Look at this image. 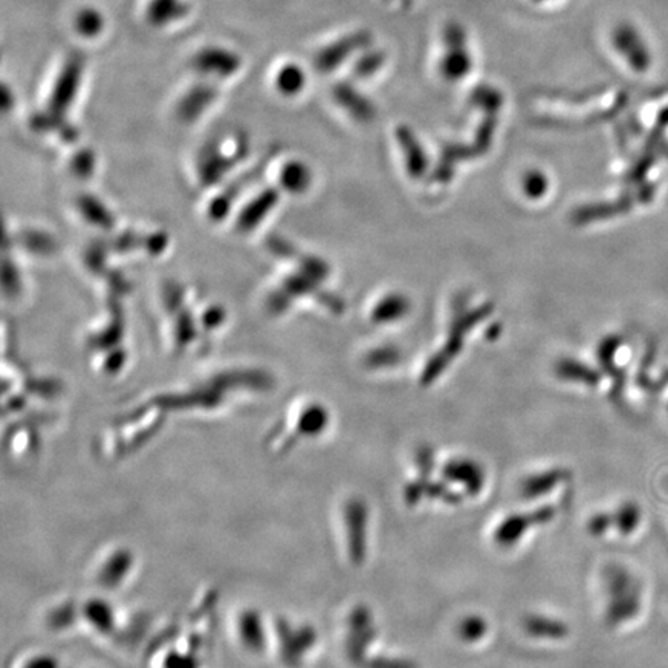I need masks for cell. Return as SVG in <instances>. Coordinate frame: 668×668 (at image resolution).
Instances as JSON below:
<instances>
[{
  "mask_svg": "<svg viewBox=\"0 0 668 668\" xmlns=\"http://www.w3.org/2000/svg\"><path fill=\"white\" fill-rule=\"evenodd\" d=\"M524 185H526L528 192H530L531 196L534 197L540 196V194H543V190L546 189L545 178H543L542 175L535 173L531 174L530 177H528V180L526 182H524Z\"/></svg>",
  "mask_w": 668,
  "mask_h": 668,
  "instance_id": "cell-11",
  "label": "cell"
},
{
  "mask_svg": "<svg viewBox=\"0 0 668 668\" xmlns=\"http://www.w3.org/2000/svg\"><path fill=\"white\" fill-rule=\"evenodd\" d=\"M262 617L254 612H244L239 616L237 632H239L240 646L250 651H262L267 647V628L263 627Z\"/></svg>",
  "mask_w": 668,
  "mask_h": 668,
  "instance_id": "cell-6",
  "label": "cell"
},
{
  "mask_svg": "<svg viewBox=\"0 0 668 668\" xmlns=\"http://www.w3.org/2000/svg\"><path fill=\"white\" fill-rule=\"evenodd\" d=\"M349 561L363 565L367 555L368 508L363 499H349L344 508Z\"/></svg>",
  "mask_w": 668,
  "mask_h": 668,
  "instance_id": "cell-2",
  "label": "cell"
},
{
  "mask_svg": "<svg viewBox=\"0 0 668 668\" xmlns=\"http://www.w3.org/2000/svg\"><path fill=\"white\" fill-rule=\"evenodd\" d=\"M442 477L448 483H456L463 487L466 494L479 495L484 488L487 473L481 468L479 461L472 458H453L442 468Z\"/></svg>",
  "mask_w": 668,
  "mask_h": 668,
  "instance_id": "cell-4",
  "label": "cell"
},
{
  "mask_svg": "<svg viewBox=\"0 0 668 668\" xmlns=\"http://www.w3.org/2000/svg\"><path fill=\"white\" fill-rule=\"evenodd\" d=\"M415 461H417L418 477H430V473H432V469L435 466L432 449H419Z\"/></svg>",
  "mask_w": 668,
  "mask_h": 668,
  "instance_id": "cell-9",
  "label": "cell"
},
{
  "mask_svg": "<svg viewBox=\"0 0 668 668\" xmlns=\"http://www.w3.org/2000/svg\"><path fill=\"white\" fill-rule=\"evenodd\" d=\"M367 668H417L409 659L401 658H376L365 662Z\"/></svg>",
  "mask_w": 668,
  "mask_h": 668,
  "instance_id": "cell-10",
  "label": "cell"
},
{
  "mask_svg": "<svg viewBox=\"0 0 668 668\" xmlns=\"http://www.w3.org/2000/svg\"><path fill=\"white\" fill-rule=\"evenodd\" d=\"M523 628L526 635L535 639L561 640L568 636L566 624L550 616H526L523 620Z\"/></svg>",
  "mask_w": 668,
  "mask_h": 668,
  "instance_id": "cell-7",
  "label": "cell"
},
{
  "mask_svg": "<svg viewBox=\"0 0 668 668\" xmlns=\"http://www.w3.org/2000/svg\"><path fill=\"white\" fill-rule=\"evenodd\" d=\"M608 526H609V519L607 515H604V514L594 515L593 519L589 520L588 531H589V534H593V535H596V537H599V535L604 534V532L608 530Z\"/></svg>",
  "mask_w": 668,
  "mask_h": 668,
  "instance_id": "cell-12",
  "label": "cell"
},
{
  "mask_svg": "<svg viewBox=\"0 0 668 668\" xmlns=\"http://www.w3.org/2000/svg\"><path fill=\"white\" fill-rule=\"evenodd\" d=\"M570 479V472L566 469L554 468L550 471L532 473L520 484V495L524 500H537L540 497L550 494L559 484Z\"/></svg>",
  "mask_w": 668,
  "mask_h": 668,
  "instance_id": "cell-5",
  "label": "cell"
},
{
  "mask_svg": "<svg viewBox=\"0 0 668 668\" xmlns=\"http://www.w3.org/2000/svg\"><path fill=\"white\" fill-rule=\"evenodd\" d=\"M458 636H460L461 640L465 643H479L480 639H483L488 633V623L484 620V617L472 615L466 616L460 624H458Z\"/></svg>",
  "mask_w": 668,
  "mask_h": 668,
  "instance_id": "cell-8",
  "label": "cell"
},
{
  "mask_svg": "<svg viewBox=\"0 0 668 668\" xmlns=\"http://www.w3.org/2000/svg\"><path fill=\"white\" fill-rule=\"evenodd\" d=\"M375 639L376 627L370 609L365 607V605H357L353 609L352 615H349L348 638L347 643H345V650H347L349 661L363 664L368 648H370Z\"/></svg>",
  "mask_w": 668,
  "mask_h": 668,
  "instance_id": "cell-3",
  "label": "cell"
},
{
  "mask_svg": "<svg viewBox=\"0 0 668 668\" xmlns=\"http://www.w3.org/2000/svg\"><path fill=\"white\" fill-rule=\"evenodd\" d=\"M555 514H557V511H555L554 507H542L532 512H523V514L507 516V519L497 526L494 532L497 545L504 547V550H507V547L515 546L531 528L553 522Z\"/></svg>",
  "mask_w": 668,
  "mask_h": 668,
  "instance_id": "cell-1",
  "label": "cell"
}]
</instances>
